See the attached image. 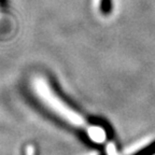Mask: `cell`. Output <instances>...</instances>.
I'll return each instance as SVG.
<instances>
[{
    "label": "cell",
    "instance_id": "6da1fadb",
    "mask_svg": "<svg viewBox=\"0 0 155 155\" xmlns=\"http://www.w3.org/2000/svg\"><path fill=\"white\" fill-rule=\"evenodd\" d=\"M28 85L37 102L54 119L87 142L101 148L104 155H120L110 126L102 120L84 113L69 101L48 75L34 72L29 78Z\"/></svg>",
    "mask_w": 155,
    "mask_h": 155
},
{
    "label": "cell",
    "instance_id": "5b68a950",
    "mask_svg": "<svg viewBox=\"0 0 155 155\" xmlns=\"http://www.w3.org/2000/svg\"><path fill=\"white\" fill-rule=\"evenodd\" d=\"M3 17H5V7H3V1L0 0V25H1Z\"/></svg>",
    "mask_w": 155,
    "mask_h": 155
},
{
    "label": "cell",
    "instance_id": "277c9868",
    "mask_svg": "<svg viewBox=\"0 0 155 155\" xmlns=\"http://www.w3.org/2000/svg\"><path fill=\"white\" fill-rule=\"evenodd\" d=\"M22 155H39V151L38 148H37V145L32 142L26 143L23 147Z\"/></svg>",
    "mask_w": 155,
    "mask_h": 155
},
{
    "label": "cell",
    "instance_id": "3957f363",
    "mask_svg": "<svg viewBox=\"0 0 155 155\" xmlns=\"http://www.w3.org/2000/svg\"><path fill=\"white\" fill-rule=\"evenodd\" d=\"M112 1L113 0H96L97 10L100 12L101 15L110 14L112 10Z\"/></svg>",
    "mask_w": 155,
    "mask_h": 155
},
{
    "label": "cell",
    "instance_id": "7a4b0ae2",
    "mask_svg": "<svg viewBox=\"0 0 155 155\" xmlns=\"http://www.w3.org/2000/svg\"><path fill=\"white\" fill-rule=\"evenodd\" d=\"M126 155H155V139L140 145L139 148Z\"/></svg>",
    "mask_w": 155,
    "mask_h": 155
}]
</instances>
